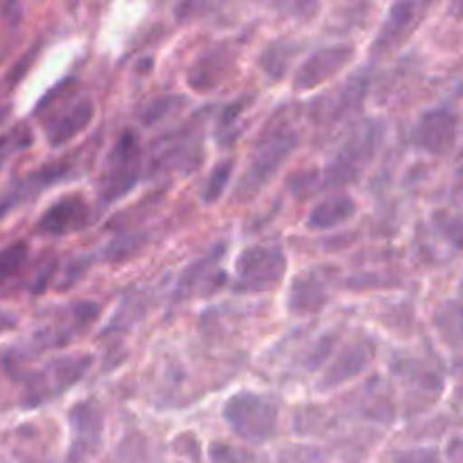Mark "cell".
I'll return each mask as SVG.
<instances>
[{
    "label": "cell",
    "instance_id": "d4e9b609",
    "mask_svg": "<svg viewBox=\"0 0 463 463\" xmlns=\"http://www.w3.org/2000/svg\"><path fill=\"white\" fill-rule=\"evenodd\" d=\"M333 342H335V335H328V337H324L321 342H317L315 351H312V355H307V360H306L307 371H315L324 364L326 357H328L330 351H333Z\"/></svg>",
    "mask_w": 463,
    "mask_h": 463
},
{
    "label": "cell",
    "instance_id": "f546056e",
    "mask_svg": "<svg viewBox=\"0 0 463 463\" xmlns=\"http://www.w3.org/2000/svg\"><path fill=\"white\" fill-rule=\"evenodd\" d=\"M14 324H16V319H14L9 312L0 310V333H7V330H12Z\"/></svg>",
    "mask_w": 463,
    "mask_h": 463
},
{
    "label": "cell",
    "instance_id": "1f68e13d",
    "mask_svg": "<svg viewBox=\"0 0 463 463\" xmlns=\"http://www.w3.org/2000/svg\"><path fill=\"white\" fill-rule=\"evenodd\" d=\"M461 446H463V443H461Z\"/></svg>",
    "mask_w": 463,
    "mask_h": 463
},
{
    "label": "cell",
    "instance_id": "3957f363",
    "mask_svg": "<svg viewBox=\"0 0 463 463\" xmlns=\"http://www.w3.org/2000/svg\"><path fill=\"white\" fill-rule=\"evenodd\" d=\"M224 420L238 437L251 443H265L279 425V407L258 393H235L224 405Z\"/></svg>",
    "mask_w": 463,
    "mask_h": 463
},
{
    "label": "cell",
    "instance_id": "f1b7e54d",
    "mask_svg": "<svg viewBox=\"0 0 463 463\" xmlns=\"http://www.w3.org/2000/svg\"><path fill=\"white\" fill-rule=\"evenodd\" d=\"M443 231H446L448 238L457 244V247H463V220L461 217H452V220L441 222Z\"/></svg>",
    "mask_w": 463,
    "mask_h": 463
},
{
    "label": "cell",
    "instance_id": "4316f807",
    "mask_svg": "<svg viewBox=\"0 0 463 463\" xmlns=\"http://www.w3.org/2000/svg\"><path fill=\"white\" fill-rule=\"evenodd\" d=\"M27 143H30V134L27 131H14V134L0 136V163L14 149L27 147Z\"/></svg>",
    "mask_w": 463,
    "mask_h": 463
},
{
    "label": "cell",
    "instance_id": "8992f818",
    "mask_svg": "<svg viewBox=\"0 0 463 463\" xmlns=\"http://www.w3.org/2000/svg\"><path fill=\"white\" fill-rule=\"evenodd\" d=\"M288 258L279 244H256L244 249L235 260V289L265 292L283 280Z\"/></svg>",
    "mask_w": 463,
    "mask_h": 463
},
{
    "label": "cell",
    "instance_id": "5b68a950",
    "mask_svg": "<svg viewBox=\"0 0 463 463\" xmlns=\"http://www.w3.org/2000/svg\"><path fill=\"white\" fill-rule=\"evenodd\" d=\"M140 176V143L134 131H122L111 147L99 179V199L113 203L134 190Z\"/></svg>",
    "mask_w": 463,
    "mask_h": 463
},
{
    "label": "cell",
    "instance_id": "e0dca14e",
    "mask_svg": "<svg viewBox=\"0 0 463 463\" xmlns=\"http://www.w3.org/2000/svg\"><path fill=\"white\" fill-rule=\"evenodd\" d=\"M68 423L75 430V443H72V455H84L89 450V443H98L99 430H102V416L89 402L75 405L68 414Z\"/></svg>",
    "mask_w": 463,
    "mask_h": 463
},
{
    "label": "cell",
    "instance_id": "7402d4cb",
    "mask_svg": "<svg viewBox=\"0 0 463 463\" xmlns=\"http://www.w3.org/2000/svg\"><path fill=\"white\" fill-rule=\"evenodd\" d=\"M231 175H233V161H222L220 165H215V170L211 172V179H208L206 190H203V202L213 203L224 194L226 185H229Z\"/></svg>",
    "mask_w": 463,
    "mask_h": 463
},
{
    "label": "cell",
    "instance_id": "30bf717a",
    "mask_svg": "<svg viewBox=\"0 0 463 463\" xmlns=\"http://www.w3.org/2000/svg\"><path fill=\"white\" fill-rule=\"evenodd\" d=\"M89 222V203L81 197H77V194H72V197H61L52 206L45 208L36 229L45 235H52V238H61V235L86 229Z\"/></svg>",
    "mask_w": 463,
    "mask_h": 463
},
{
    "label": "cell",
    "instance_id": "603a6c76",
    "mask_svg": "<svg viewBox=\"0 0 463 463\" xmlns=\"http://www.w3.org/2000/svg\"><path fill=\"white\" fill-rule=\"evenodd\" d=\"M179 104H184V98H176V95L158 98V99H154L152 104H147V107L143 109L140 118H143L145 125L152 127V125H156L158 120H163V118L170 116V113H175Z\"/></svg>",
    "mask_w": 463,
    "mask_h": 463
},
{
    "label": "cell",
    "instance_id": "6da1fadb",
    "mask_svg": "<svg viewBox=\"0 0 463 463\" xmlns=\"http://www.w3.org/2000/svg\"><path fill=\"white\" fill-rule=\"evenodd\" d=\"M297 147V131L288 129V127H280V129L271 131L267 129L265 136L258 140L256 149H253L251 163H249L247 172H244L242 181H240L238 190H235V197L240 202H247L253 194L260 193L267 185V181H271V176L280 170V165L292 156Z\"/></svg>",
    "mask_w": 463,
    "mask_h": 463
},
{
    "label": "cell",
    "instance_id": "4fadbf2b",
    "mask_svg": "<svg viewBox=\"0 0 463 463\" xmlns=\"http://www.w3.org/2000/svg\"><path fill=\"white\" fill-rule=\"evenodd\" d=\"M231 59H233V52L226 45H217L193 63L188 72V84L199 93H206L213 86L222 84L231 71Z\"/></svg>",
    "mask_w": 463,
    "mask_h": 463
},
{
    "label": "cell",
    "instance_id": "52a82bcc",
    "mask_svg": "<svg viewBox=\"0 0 463 463\" xmlns=\"http://www.w3.org/2000/svg\"><path fill=\"white\" fill-rule=\"evenodd\" d=\"M50 111L52 113L45 120V138L52 147H61L90 125L95 118V104L89 98H75L63 104H54Z\"/></svg>",
    "mask_w": 463,
    "mask_h": 463
},
{
    "label": "cell",
    "instance_id": "d6986e66",
    "mask_svg": "<svg viewBox=\"0 0 463 463\" xmlns=\"http://www.w3.org/2000/svg\"><path fill=\"white\" fill-rule=\"evenodd\" d=\"M437 330L448 346L463 351V303L450 301L437 312Z\"/></svg>",
    "mask_w": 463,
    "mask_h": 463
},
{
    "label": "cell",
    "instance_id": "ac0fdd59",
    "mask_svg": "<svg viewBox=\"0 0 463 463\" xmlns=\"http://www.w3.org/2000/svg\"><path fill=\"white\" fill-rule=\"evenodd\" d=\"M224 251H226V244H217L208 256L199 258V260H194L193 265L185 267L179 283H176V298H188L190 294L197 292V288L203 283V280L211 279L213 274H220V271H215V265H220Z\"/></svg>",
    "mask_w": 463,
    "mask_h": 463
},
{
    "label": "cell",
    "instance_id": "9c48e42d",
    "mask_svg": "<svg viewBox=\"0 0 463 463\" xmlns=\"http://www.w3.org/2000/svg\"><path fill=\"white\" fill-rule=\"evenodd\" d=\"M353 54H355L353 45H328V48H321L317 52H312L298 66L297 75H294V90H312L317 86H321L330 77L337 75L342 68H346L351 63Z\"/></svg>",
    "mask_w": 463,
    "mask_h": 463
},
{
    "label": "cell",
    "instance_id": "5bb4252c",
    "mask_svg": "<svg viewBox=\"0 0 463 463\" xmlns=\"http://www.w3.org/2000/svg\"><path fill=\"white\" fill-rule=\"evenodd\" d=\"M165 147L154 156V167H161V170H179V172H190L194 167H199L202 161V143L194 138H188L185 134L172 136L170 140H165Z\"/></svg>",
    "mask_w": 463,
    "mask_h": 463
},
{
    "label": "cell",
    "instance_id": "7a4b0ae2",
    "mask_svg": "<svg viewBox=\"0 0 463 463\" xmlns=\"http://www.w3.org/2000/svg\"><path fill=\"white\" fill-rule=\"evenodd\" d=\"M90 355H66L48 362L41 369L23 373V407H39L77 384L89 371Z\"/></svg>",
    "mask_w": 463,
    "mask_h": 463
},
{
    "label": "cell",
    "instance_id": "4dcf8cb0",
    "mask_svg": "<svg viewBox=\"0 0 463 463\" xmlns=\"http://www.w3.org/2000/svg\"><path fill=\"white\" fill-rule=\"evenodd\" d=\"M457 396H459V401L463 402V384L459 387V392H457Z\"/></svg>",
    "mask_w": 463,
    "mask_h": 463
},
{
    "label": "cell",
    "instance_id": "ffe728a7",
    "mask_svg": "<svg viewBox=\"0 0 463 463\" xmlns=\"http://www.w3.org/2000/svg\"><path fill=\"white\" fill-rule=\"evenodd\" d=\"M27 253H30V249L25 242H12L9 247L0 249V285L21 274L27 262Z\"/></svg>",
    "mask_w": 463,
    "mask_h": 463
},
{
    "label": "cell",
    "instance_id": "8fae6325",
    "mask_svg": "<svg viewBox=\"0 0 463 463\" xmlns=\"http://www.w3.org/2000/svg\"><path fill=\"white\" fill-rule=\"evenodd\" d=\"M375 357V344L373 339L364 337L360 342L351 344L348 348H344L342 355L333 362L328 371L324 373V380H321L319 389L321 392H330V389L339 387V384L348 383L355 375H360L362 371L369 366V362Z\"/></svg>",
    "mask_w": 463,
    "mask_h": 463
},
{
    "label": "cell",
    "instance_id": "44dd1931",
    "mask_svg": "<svg viewBox=\"0 0 463 463\" xmlns=\"http://www.w3.org/2000/svg\"><path fill=\"white\" fill-rule=\"evenodd\" d=\"M292 52H294L292 45L283 43V41H276V43H271L269 48L262 52L260 66L265 68L267 75H271L274 80H280L285 72V68H288L289 59H292Z\"/></svg>",
    "mask_w": 463,
    "mask_h": 463
},
{
    "label": "cell",
    "instance_id": "cb8c5ba5",
    "mask_svg": "<svg viewBox=\"0 0 463 463\" xmlns=\"http://www.w3.org/2000/svg\"><path fill=\"white\" fill-rule=\"evenodd\" d=\"M54 269H57V260H54V258H48V260H45V262H41V267H39V269H36L34 280H32V285H30L32 294L45 292L48 283H50V280H52Z\"/></svg>",
    "mask_w": 463,
    "mask_h": 463
},
{
    "label": "cell",
    "instance_id": "83f0119b",
    "mask_svg": "<svg viewBox=\"0 0 463 463\" xmlns=\"http://www.w3.org/2000/svg\"><path fill=\"white\" fill-rule=\"evenodd\" d=\"M140 244H143V242L134 240L131 235H125V238L116 240V242L109 247L107 258H111V260H122V258H125V251H138Z\"/></svg>",
    "mask_w": 463,
    "mask_h": 463
},
{
    "label": "cell",
    "instance_id": "7c38bea8",
    "mask_svg": "<svg viewBox=\"0 0 463 463\" xmlns=\"http://www.w3.org/2000/svg\"><path fill=\"white\" fill-rule=\"evenodd\" d=\"M330 301V289L326 276H321L317 269L306 271L292 280L288 297V307L292 315H315L326 303Z\"/></svg>",
    "mask_w": 463,
    "mask_h": 463
},
{
    "label": "cell",
    "instance_id": "ba28073f",
    "mask_svg": "<svg viewBox=\"0 0 463 463\" xmlns=\"http://www.w3.org/2000/svg\"><path fill=\"white\" fill-rule=\"evenodd\" d=\"M457 134H459V118L452 109L441 107L430 109L419 118L411 131V140L423 152L446 154L457 143Z\"/></svg>",
    "mask_w": 463,
    "mask_h": 463
},
{
    "label": "cell",
    "instance_id": "9a60e30c",
    "mask_svg": "<svg viewBox=\"0 0 463 463\" xmlns=\"http://www.w3.org/2000/svg\"><path fill=\"white\" fill-rule=\"evenodd\" d=\"M420 7L414 3H398L389 9V16L384 21L383 30L378 32V39L373 43V52H384V50H392L393 45L401 43L405 39L407 32L414 27V23L419 21Z\"/></svg>",
    "mask_w": 463,
    "mask_h": 463
},
{
    "label": "cell",
    "instance_id": "2e32d148",
    "mask_svg": "<svg viewBox=\"0 0 463 463\" xmlns=\"http://www.w3.org/2000/svg\"><path fill=\"white\" fill-rule=\"evenodd\" d=\"M353 215H355V202L348 194H337V197L324 199L312 208L307 226L315 231H328L348 222Z\"/></svg>",
    "mask_w": 463,
    "mask_h": 463
},
{
    "label": "cell",
    "instance_id": "484cf974",
    "mask_svg": "<svg viewBox=\"0 0 463 463\" xmlns=\"http://www.w3.org/2000/svg\"><path fill=\"white\" fill-rule=\"evenodd\" d=\"M396 463H441V459L434 448H419V450L401 452Z\"/></svg>",
    "mask_w": 463,
    "mask_h": 463
},
{
    "label": "cell",
    "instance_id": "277c9868",
    "mask_svg": "<svg viewBox=\"0 0 463 463\" xmlns=\"http://www.w3.org/2000/svg\"><path fill=\"white\" fill-rule=\"evenodd\" d=\"M383 125L378 120H366L364 125L357 127L348 136L346 143L342 145L337 156L330 161L328 170H326V184L330 188L353 184L364 172V167L373 161L380 140H383Z\"/></svg>",
    "mask_w": 463,
    "mask_h": 463
}]
</instances>
